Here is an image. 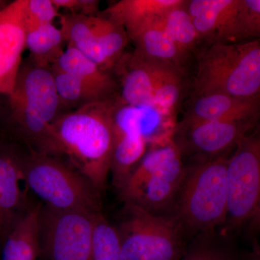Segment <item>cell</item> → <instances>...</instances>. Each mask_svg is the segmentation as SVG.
Wrapping results in <instances>:
<instances>
[{
	"label": "cell",
	"instance_id": "6da1fadb",
	"mask_svg": "<svg viewBox=\"0 0 260 260\" xmlns=\"http://www.w3.org/2000/svg\"><path fill=\"white\" fill-rule=\"evenodd\" d=\"M118 97L60 114L51 124L42 153L64 159L102 194L110 173Z\"/></svg>",
	"mask_w": 260,
	"mask_h": 260
},
{
	"label": "cell",
	"instance_id": "7a4b0ae2",
	"mask_svg": "<svg viewBox=\"0 0 260 260\" xmlns=\"http://www.w3.org/2000/svg\"><path fill=\"white\" fill-rule=\"evenodd\" d=\"M8 99L3 126L10 140L42 154L51 124L61 114L51 67L40 66L29 58L22 62Z\"/></svg>",
	"mask_w": 260,
	"mask_h": 260
},
{
	"label": "cell",
	"instance_id": "3957f363",
	"mask_svg": "<svg viewBox=\"0 0 260 260\" xmlns=\"http://www.w3.org/2000/svg\"><path fill=\"white\" fill-rule=\"evenodd\" d=\"M194 54L197 68L191 96L225 94L260 98L259 39L202 44Z\"/></svg>",
	"mask_w": 260,
	"mask_h": 260
},
{
	"label": "cell",
	"instance_id": "277c9868",
	"mask_svg": "<svg viewBox=\"0 0 260 260\" xmlns=\"http://www.w3.org/2000/svg\"><path fill=\"white\" fill-rule=\"evenodd\" d=\"M228 159L221 156L194 160L186 166L170 215L179 224L186 239L220 230L225 223Z\"/></svg>",
	"mask_w": 260,
	"mask_h": 260
},
{
	"label": "cell",
	"instance_id": "5b68a950",
	"mask_svg": "<svg viewBox=\"0 0 260 260\" xmlns=\"http://www.w3.org/2000/svg\"><path fill=\"white\" fill-rule=\"evenodd\" d=\"M23 181L49 208L102 212V193L64 159L24 150Z\"/></svg>",
	"mask_w": 260,
	"mask_h": 260
},
{
	"label": "cell",
	"instance_id": "8992f818",
	"mask_svg": "<svg viewBox=\"0 0 260 260\" xmlns=\"http://www.w3.org/2000/svg\"><path fill=\"white\" fill-rule=\"evenodd\" d=\"M227 214L219 232L228 237L244 230L251 239L260 225V137H244L229 157L226 166Z\"/></svg>",
	"mask_w": 260,
	"mask_h": 260
},
{
	"label": "cell",
	"instance_id": "52a82bcc",
	"mask_svg": "<svg viewBox=\"0 0 260 260\" xmlns=\"http://www.w3.org/2000/svg\"><path fill=\"white\" fill-rule=\"evenodd\" d=\"M115 228L121 260H180L185 253L187 239L172 215L124 203Z\"/></svg>",
	"mask_w": 260,
	"mask_h": 260
},
{
	"label": "cell",
	"instance_id": "ba28073f",
	"mask_svg": "<svg viewBox=\"0 0 260 260\" xmlns=\"http://www.w3.org/2000/svg\"><path fill=\"white\" fill-rule=\"evenodd\" d=\"M96 214L56 210L41 203L38 215L40 257L45 260H94Z\"/></svg>",
	"mask_w": 260,
	"mask_h": 260
},
{
	"label": "cell",
	"instance_id": "9c48e42d",
	"mask_svg": "<svg viewBox=\"0 0 260 260\" xmlns=\"http://www.w3.org/2000/svg\"><path fill=\"white\" fill-rule=\"evenodd\" d=\"M64 42L93 61L101 69L112 73L125 54L129 38L120 25L101 14H60Z\"/></svg>",
	"mask_w": 260,
	"mask_h": 260
},
{
	"label": "cell",
	"instance_id": "30bf717a",
	"mask_svg": "<svg viewBox=\"0 0 260 260\" xmlns=\"http://www.w3.org/2000/svg\"><path fill=\"white\" fill-rule=\"evenodd\" d=\"M259 119L179 122L172 140L181 155L194 160L227 156L241 140L255 129Z\"/></svg>",
	"mask_w": 260,
	"mask_h": 260
},
{
	"label": "cell",
	"instance_id": "8fae6325",
	"mask_svg": "<svg viewBox=\"0 0 260 260\" xmlns=\"http://www.w3.org/2000/svg\"><path fill=\"white\" fill-rule=\"evenodd\" d=\"M202 44L249 42L243 22V0H186Z\"/></svg>",
	"mask_w": 260,
	"mask_h": 260
},
{
	"label": "cell",
	"instance_id": "7c38bea8",
	"mask_svg": "<svg viewBox=\"0 0 260 260\" xmlns=\"http://www.w3.org/2000/svg\"><path fill=\"white\" fill-rule=\"evenodd\" d=\"M24 150L10 140H0V244L34 206L21 187ZM24 182V181H23Z\"/></svg>",
	"mask_w": 260,
	"mask_h": 260
},
{
	"label": "cell",
	"instance_id": "4fadbf2b",
	"mask_svg": "<svg viewBox=\"0 0 260 260\" xmlns=\"http://www.w3.org/2000/svg\"><path fill=\"white\" fill-rule=\"evenodd\" d=\"M25 3L26 0H15L0 10V95L11 93L23 62Z\"/></svg>",
	"mask_w": 260,
	"mask_h": 260
},
{
	"label": "cell",
	"instance_id": "5bb4252c",
	"mask_svg": "<svg viewBox=\"0 0 260 260\" xmlns=\"http://www.w3.org/2000/svg\"><path fill=\"white\" fill-rule=\"evenodd\" d=\"M158 61L135 50L125 52L113 70L119 80V98L123 104L154 111L153 93Z\"/></svg>",
	"mask_w": 260,
	"mask_h": 260
},
{
	"label": "cell",
	"instance_id": "9a60e30c",
	"mask_svg": "<svg viewBox=\"0 0 260 260\" xmlns=\"http://www.w3.org/2000/svg\"><path fill=\"white\" fill-rule=\"evenodd\" d=\"M182 158L181 153L173 157L126 203L138 205L156 215H170L185 174L186 166Z\"/></svg>",
	"mask_w": 260,
	"mask_h": 260
},
{
	"label": "cell",
	"instance_id": "2e32d148",
	"mask_svg": "<svg viewBox=\"0 0 260 260\" xmlns=\"http://www.w3.org/2000/svg\"><path fill=\"white\" fill-rule=\"evenodd\" d=\"M260 102L225 94L191 96L181 122L259 119Z\"/></svg>",
	"mask_w": 260,
	"mask_h": 260
},
{
	"label": "cell",
	"instance_id": "e0dca14e",
	"mask_svg": "<svg viewBox=\"0 0 260 260\" xmlns=\"http://www.w3.org/2000/svg\"><path fill=\"white\" fill-rule=\"evenodd\" d=\"M158 18L140 27L129 37V41L134 44V50L141 55L173 65L186 73V64L191 54L178 47L159 23Z\"/></svg>",
	"mask_w": 260,
	"mask_h": 260
},
{
	"label": "cell",
	"instance_id": "ac0fdd59",
	"mask_svg": "<svg viewBox=\"0 0 260 260\" xmlns=\"http://www.w3.org/2000/svg\"><path fill=\"white\" fill-rule=\"evenodd\" d=\"M181 0H121L101 14L122 26L128 38L143 25L158 18Z\"/></svg>",
	"mask_w": 260,
	"mask_h": 260
},
{
	"label": "cell",
	"instance_id": "d6986e66",
	"mask_svg": "<svg viewBox=\"0 0 260 260\" xmlns=\"http://www.w3.org/2000/svg\"><path fill=\"white\" fill-rule=\"evenodd\" d=\"M53 65L75 75L109 99H115L119 95V83L112 73L101 69L74 47L67 46L63 54Z\"/></svg>",
	"mask_w": 260,
	"mask_h": 260
},
{
	"label": "cell",
	"instance_id": "ffe728a7",
	"mask_svg": "<svg viewBox=\"0 0 260 260\" xmlns=\"http://www.w3.org/2000/svg\"><path fill=\"white\" fill-rule=\"evenodd\" d=\"M186 75V72L158 61L153 93L154 111L173 123L174 114L185 95Z\"/></svg>",
	"mask_w": 260,
	"mask_h": 260
},
{
	"label": "cell",
	"instance_id": "44dd1931",
	"mask_svg": "<svg viewBox=\"0 0 260 260\" xmlns=\"http://www.w3.org/2000/svg\"><path fill=\"white\" fill-rule=\"evenodd\" d=\"M147 144L141 135L129 133H114L110 173L113 185L119 192L146 153Z\"/></svg>",
	"mask_w": 260,
	"mask_h": 260
},
{
	"label": "cell",
	"instance_id": "7402d4cb",
	"mask_svg": "<svg viewBox=\"0 0 260 260\" xmlns=\"http://www.w3.org/2000/svg\"><path fill=\"white\" fill-rule=\"evenodd\" d=\"M40 205H34L6 238L2 245L3 260L39 259L38 215Z\"/></svg>",
	"mask_w": 260,
	"mask_h": 260
},
{
	"label": "cell",
	"instance_id": "603a6c76",
	"mask_svg": "<svg viewBox=\"0 0 260 260\" xmlns=\"http://www.w3.org/2000/svg\"><path fill=\"white\" fill-rule=\"evenodd\" d=\"M51 70L60 104L61 114L92 103L114 99H109L100 90L54 65H51Z\"/></svg>",
	"mask_w": 260,
	"mask_h": 260
},
{
	"label": "cell",
	"instance_id": "cb8c5ba5",
	"mask_svg": "<svg viewBox=\"0 0 260 260\" xmlns=\"http://www.w3.org/2000/svg\"><path fill=\"white\" fill-rule=\"evenodd\" d=\"M64 39L60 28L52 24L25 32V49L29 59L43 67H51L64 52Z\"/></svg>",
	"mask_w": 260,
	"mask_h": 260
},
{
	"label": "cell",
	"instance_id": "d4e9b609",
	"mask_svg": "<svg viewBox=\"0 0 260 260\" xmlns=\"http://www.w3.org/2000/svg\"><path fill=\"white\" fill-rule=\"evenodd\" d=\"M240 252L234 237L218 230L203 233L192 238L180 260H239Z\"/></svg>",
	"mask_w": 260,
	"mask_h": 260
},
{
	"label": "cell",
	"instance_id": "484cf974",
	"mask_svg": "<svg viewBox=\"0 0 260 260\" xmlns=\"http://www.w3.org/2000/svg\"><path fill=\"white\" fill-rule=\"evenodd\" d=\"M158 19L162 28L181 50L192 54L202 45L199 34L186 10V0H181Z\"/></svg>",
	"mask_w": 260,
	"mask_h": 260
},
{
	"label": "cell",
	"instance_id": "4316f807",
	"mask_svg": "<svg viewBox=\"0 0 260 260\" xmlns=\"http://www.w3.org/2000/svg\"><path fill=\"white\" fill-rule=\"evenodd\" d=\"M93 256L94 260H121L116 228L102 212L94 220Z\"/></svg>",
	"mask_w": 260,
	"mask_h": 260
},
{
	"label": "cell",
	"instance_id": "83f0119b",
	"mask_svg": "<svg viewBox=\"0 0 260 260\" xmlns=\"http://www.w3.org/2000/svg\"><path fill=\"white\" fill-rule=\"evenodd\" d=\"M59 10L52 0H26L23 9V23L25 32L52 24L59 18Z\"/></svg>",
	"mask_w": 260,
	"mask_h": 260
},
{
	"label": "cell",
	"instance_id": "f1b7e54d",
	"mask_svg": "<svg viewBox=\"0 0 260 260\" xmlns=\"http://www.w3.org/2000/svg\"><path fill=\"white\" fill-rule=\"evenodd\" d=\"M58 10H64L69 14L95 15L99 13V0H52Z\"/></svg>",
	"mask_w": 260,
	"mask_h": 260
},
{
	"label": "cell",
	"instance_id": "f546056e",
	"mask_svg": "<svg viewBox=\"0 0 260 260\" xmlns=\"http://www.w3.org/2000/svg\"><path fill=\"white\" fill-rule=\"evenodd\" d=\"M239 260H260V245L256 238L251 240L250 250L240 253Z\"/></svg>",
	"mask_w": 260,
	"mask_h": 260
},
{
	"label": "cell",
	"instance_id": "4dcf8cb0",
	"mask_svg": "<svg viewBox=\"0 0 260 260\" xmlns=\"http://www.w3.org/2000/svg\"><path fill=\"white\" fill-rule=\"evenodd\" d=\"M8 2L5 1V0H0V10L3 9L5 8L7 5H8Z\"/></svg>",
	"mask_w": 260,
	"mask_h": 260
},
{
	"label": "cell",
	"instance_id": "1f68e13d",
	"mask_svg": "<svg viewBox=\"0 0 260 260\" xmlns=\"http://www.w3.org/2000/svg\"><path fill=\"white\" fill-rule=\"evenodd\" d=\"M39 260H45V259H43V258L40 257V256H39Z\"/></svg>",
	"mask_w": 260,
	"mask_h": 260
}]
</instances>
